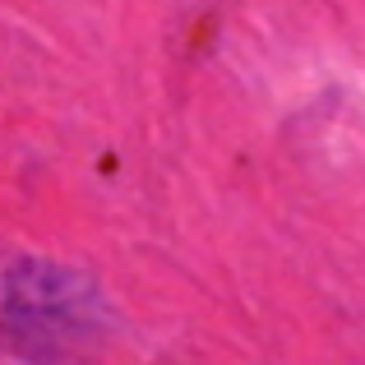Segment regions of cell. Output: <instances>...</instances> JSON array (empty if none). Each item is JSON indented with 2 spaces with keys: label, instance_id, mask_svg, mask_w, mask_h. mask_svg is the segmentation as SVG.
<instances>
[{
  "label": "cell",
  "instance_id": "cell-1",
  "mask_svg": "<svg viewBox=\"0 0 365 365\" xmlns=\"http://www.w3.org/2000/svg\"><path fill=\"white\" fill-rule=\"evenodd\" d=\"M0 329L28 361H70L98 338L102 310L83 277L46 259H14L0 273Z\"/></svg>",
  "mask_w": 365,
  "mask_h": 365
}]
</instances>
